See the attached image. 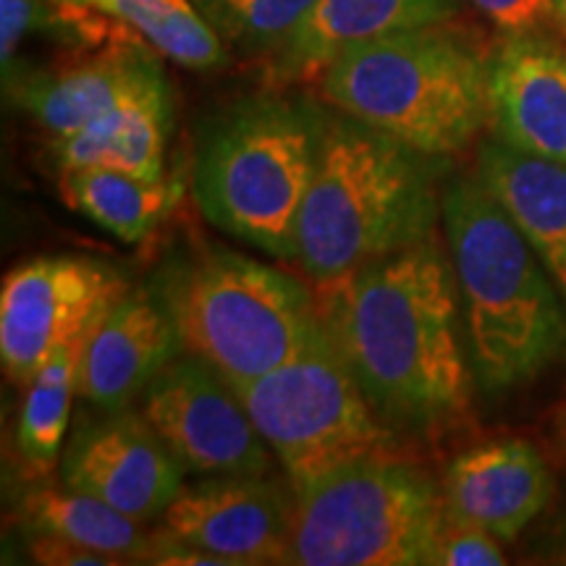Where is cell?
Listing matches in <instances>:
<instances>
[{"mask_svg":"<svg viewBox=\"0 0 566 566\" xmlns=\"http://www.w3.org/2000/svg\"><path fill=\"white\" fill-rule=\"evenodd\" d=\"M321 289L331 342L391 428L430 433L467 412L475 375L454 268L436 237Z\"/></svg>","mask_w":566,"mask_h":566,"instance_id":"obj_1","label":"cell"},{"mask_svg":"<svg viewBox=\"0 0 566 566\" xmlns=\"http://www.w3.org/2000/svg\"><path fill=\"white\" fill-rule=\"evenodd\" d=\"M488 87L495 139L566 166V51L543 34L506 38L491 59Z\"/></svg>","mask_w":566,"mask_h":566,"instance_id":"obj_14","label":"cell"},{"mask_svg":"<svg viewBox=\"0 0 566 566\" xmlns=\"http://www.w3.org/2000/svg\"><path fill=\"white\" fill-rule=\"evenodd\" d=\"M171 129V87L160 69L80 132L55 142L53 158L61 174L80 168H113L158 179L168 174L166 150Z\"/></svg>","mask_w":566,"mask_h":566,"instance_id":"obj_18","label":"cell"},{"mask_svg":"<svg viewBox=\"0 0 566 566\" xmlns=\"http://www.w3.org/2000/svg\"><path fill=\"white\" fill-rule=\"evenodd\" d=\"M30 554L38 564L45 566H118L116 556L101 554V551L84 548L80 543L63 541L55 535H30Z\"/></svg>","mask_w":566,"mask_h":566,"instance_id":"obj_28","label":"cell"},{"mask_svg":"<svg viewBox=\"0 0 566 566\" xmlns=\"http://www.w3.org/2000/svg\"><path fill=\"white\" fill-rule=\"evenodd\" d=\"M51 0H0V61L3 74L17 63V53L30 34H45Z\"/></svg>","mask_w":566,"mask_h":566,"instance_id":"obj_27","label":"cell"},{"mask_svg":"<svg viewBox=\"0 0 566 566\" xmlns=\"http://www.w3.org/2000/svg\"><path fill=\"white\" fill-rule=\"evenodd\" d=\"M296 493L271 475H218L184 485L163 530L231 566L292 564Z\"/></svg>","mask_w":566,"mask_h":566,"instance_id":"obj_12","label":"cell"},{"mask_svg":"<svg viewBox=\"0 0 566 566\" xmlns=\"http://www.w3.org/2000/svg\"><path fill=\"white\" fill-rule=\"evenodd\" d=\"M19 520L27 535L63 537V541L80 543L84 548L116 556L124 564L145 562L153 541V535L145 530V522L132 520L116 506L69 485L32 488L21 499Z\"/></svg>","mask_w":566,"mask_h":566,"instance_id":"obj_21","label":"cell"},{"mask_svg":"<svg viewBox=\"0 0 566 566\" xmlns=\"http://www.w3.org/2000/svg\"><path fill=\"white\" fill-rule=\"evenodd\" d=\"M111 17L155 48L163 59L192 71L226 63V45L195 0H71Z\"/></svg>","mask_w":566,"mask_h":566,"instance_id":"obj_22","label":"cell"},{"mask_svg":"<svg viewBox=\"0 0 566 566\" xmlns=\"http://www.w3.org/2000/svg\"><path fill=\"white\" fill-rule=\"evenodd\" d=\"M129 292L126 275L87 254H51L13 268L0 292V359L13 384L30 380L61 349L82 346Z\"/></svg>","mask_w":566,"mask_h":566,"instance_id":"obj_9","label":"cell"},{"mask_svg":"<svg viewBox=\"0 0 566 566\" xmlns=\"http://www.w3.org/2000/svg\"><path fill=\"white\" fill-rule=\"evenodd\" d=\"M449 525L443 488L396 457L349 464L296 493L300 566H433Z\"/></svg>","mask_w":566,"mask_h":566,"instance_id":"obj_7","label":"cell"},{"mask_svg":"<svg viewBox=\"0 0 566 566\" xmlns=\"http://www.w3.org/2000/svg\"><path fill=\"white\" fill-rule=\"evenodd\" d=\"M462 0H315L292 40L271 55L273 82L317 80L352 48L422 27L449 24Z\"/></svg>","mask_w":566,"mask_h":566,"instance_id":"obj_17","label":"cell"},{"mask_svg":"<svg viewBox=\"0 0 566 566\" xmlns=\"http://www.w3.org/2000/svg\"><path fill=\"white\" fill-rule=\"evenodd\" d=\"M139 399V412L192 475H271L273 449L237 386L205 359L181 352Z\"/></svg>","mask_w":566,"mask_h":566,"instance_id":"obj_10","label":"cell"},{"mask_svg":"<svg viewBox=\"0 0 566 566\" xmlns=\"http://www.w3.org/2000/svg\"><path fill=\"white\" fill-rule=\"evenodd\" d=\"M181 352L176 325L153 286L129 289L80 346L76 394L101 412L129 409Z\"/></svg>","mask_w":566,"mask_h":566,"instance_id":"obj_13","label":"cell"},{"mask_svg":"<svg viewBox=\"0 0 566 566\" xmlns=\"http://www.w3.org/2000/svg\"><path fill=\"white\" fill-rule=\"evenodd\" d=\"M506 564L499 537L475 525H464L449 514L433 566H501Z\"/></svg>","mask_w":566,"mask_h":566,"instance_id":"obj_25","label":"cell"},{"mask_svg":"<svg viewBox=\"0 0 566 566\" xmlns=\"http://www.w3.org/2000/svg\"><path fill=\"white\" fill-rule=\"evenodd\" d=\"M562 562H564V564H566V551H564V558H562Z\"/></svg>","mask_w":566,"mask_h":566,"instance_id":"obj_31","label":"cell"},{"mask_svg":"<svg viewBox=\"0 0 566 566\" xmlns=\"http://www.w3.org/2000/svg\"><path fill=\"white\" fill-rule=\"evenodd\" d=\"M153 292L181 349L233 386L275 370L323 331L321 302L300 279L231 250L168 263Z\"/></svg>","mask_w":566,"mask_h":566,"instance_id":"obj_6","label":"cell"},{"mask_svg":"<svg viewBox=\"0 0 566 566\" xmlns=\"http://www.w3.org/2000/svg\"><path fill=\"white\" fill-rule=\"evenodd\" d=\"M441 488L454 520L512 543L548 506L554 478L533 443L504 438L459 454Z\"/></svg>","mask_w":566,"mask_h":566,"instance_id":"obj_15","label":"cell"},{"mask_svg":"<svg viewBox=\"0 0 566 566\" xmlns=\"http://www.w3.org/2000/svg\"><path fill=\"white\" fill-rule=\"evenodd\" d=\"M184 464L142 412H103L71 433L61 483L95 495L137 522L163 520L184 488Z\"/></svg>","mask_w":566,"mask_h":566,"instance_id":"obj_11","label":"cell"},{"mask_svg":"<svg viewBox=\"0 0 566 566\" xmlns=\"http://www.w3.org/2000/svg\"><path fill=\"white\" fill-rule=\"evenodd\" d=\"M328 113L313 101L279 95L226 111L197 147L192 181L202 216L239 242L294 263Z\"/></svg>","mask_w":566,"mask_h":566,"instance_id":"obj_5","label":"cell"},{"mask_svg":"<svg viewBox=\"0 0 566 566\" xmlns=\"http://www.w3.org/2000/svg\"><path fill=\"white\" fill-rule=\"evenodd\" d=\"M237 391L294 493L349 464L394 457L391 424L375 412L325 325L292 359Z\"/></svg>","mask_w":566,"mask_h":566,"instance_id":"obj_8","label":"cell"},{"mask_svg":"<svg viewBox=\"0 0 566 566\" xmlns=\"http://www.w3.org/2000/svg\"><path fill=\"white\" fill-rule=\"evenodd\" d=\"M218 38L247 53L275 55L315 0H195Z\"/></svg>","mask_w":566,"mask_h":566,"instance_id":"obj_24","label":"cell"},{"mask_svg":"<svg viewBox=\"0 0 566 566\" xmlns=\"http://www.w3.org/2000/svg\"><path fill=\"white\" fill-rule=\"evenodd\" d=\"M76 359L80 346L61 349L27 386L17 443L30 470L40 475L53 470L66 449L71 399L76 394Z\"/></svg>","mask_w":566,"mask_h":566,"instance_id":"obj_23","label":"cell"},{"mask_svg":"<svg viewBox=\"0 0 566 566\" xmlns=\"http://www.w3.org/2000/svg\"><path fill=\"white\" fill-rule=\"evenodd\" d=\"M554 9H556V24L566 32V0H554Z\"/></svg>","mask_w":566,"mask_h":566,"instance_id":"obj_30","label":"cell"},{"mask_svg":"<svg viewBox=\"0 0 566 566\" xmlns=\"http://www.w3.org/2000/svg\"><path fill=\"white\" fill-rule=\"evenodd\" d=\"M441 223L462 304L475 384L512 394L566 359V302L480 176L443 184Z\"/></svg>","mask_w":566,"mask_h":566,"instance_id":"obj_2","label":"cell"},{"mask_svg":"<svg viewBox=\"0 0 566 566\" xmlns=\"http://www.w3.org/2000/svg\"><path fill=\"white\" fill-rule=\"evenodd\" d=\"M478 176L520 226L566 302V166L485 142Z\"/></svg>","mask_w":566,"mask_h":566,"instance_id":"obj_19","label":"cell"},{"mask_svg":"<svg viewBox=\"0 0 566 566\" xmlns=\"http://www.w3.org/2000/svg\"><path fill=\"white\" fill-rule=\"evenodd\" d=\"M443 27L338 55L317 76L323 101L430 158L462 153L491 122V61Z\"/></svg>","mask_w":566,"mask_h":566,"instance_id":"obj_4","label":"cell"},{"mask_svg":"<svg viewBox=\"0 0 566 566\" xmlns=\"http://www.w3.org/2000/svg\"><path fill=\"white\" fill-rule=\"evenodd\" d=\"M142 564H160V566H231L223 556L210 554L195 543L181 541L160 527V533L153 535L150 548H147Z\"/></svg>","mask_w":566,"mask_h":566,"instance_id":"obj_29","label":"cell"},{"mask_svg":"<svg viewBox=\"0 0 566 566\" xmlns=\"http://www.w3.org/2000/svg\"><path fill=\"white\" fill-rule=\"evenodd\" d=\"M475 9L491 21L504 38L543 34L556 24L554 0H472Z\"/></svg>","mask_w":566,"mask_h":566,"instance_id":"obj_26","label":"cell"},{"mask_svg":"<svg viewBox=\"0 0 566 566\" xmlns=\"http://www.w3.org/2000/svg\"><path fill=\"white\" fill-rule=\"evenodd\" d=\"M184 189L187 181L181 174H163L158 179L113 168L61 174V195L69 208L124 244L150 237L181 202Z\"/></svg>","mask_w":566,"mask_h":566,"instance_id":"obj_20","label":"cell"},{"mask_svg":"<svg viewBox=\"0 0 566 566\" xmlns=\"http://www.w3.org/2000/svg\"><path fill=\"white\" fill-rule=\"evenodd\" d=\"M438 160L346 113H328L296 226L294 263L317 286H328L436 237L443 195Z\"/></svg>","mask_w":566,"mask_h":566,"instance_id":"obj_3","label":"cell"},{"mask_svg":"<svg viewBox=\"0 0 566 566\" xmlns=\"http://www.w3.org/2000/svg\"><path fill=\"white\" fill-rule=\"evenodd\" d=\"M163 55L145 40L90 51L84 59L48 71H11L9 90L21 108L51 134L66 139L92 118L124 101L134 87L160 71Z\"/></svg>","mask_w":566,"mask_h":566,"instance_id":"obj_16","label":"cell"}]
</instances>
